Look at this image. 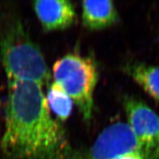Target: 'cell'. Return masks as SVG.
<instances>
[{
	"label": "cell",
	"instance_id": "cell-1",
	"mask_svg": "<svg viewBox=\"0 0 159 159\" xmlns=\"http://www.w3.org/2000/svg\"><path fill=\"white\" fill-rule=\"evenodd\" d=\"M1 148L9 159H61L62 128L52 119L42 85L7 80L5 128Z\"/></svg>",
	"mask_w": 159,
	"mask_h": 159
},
{
	"label": "cell",
	"instance_id": "cell-2",
	"mask_svg": "<svg viewBox=\"0 0 159 159\" xmlns=\"http://www.w3.org/2000/svg\"><path fill=\"white\" fill-rule=\"evenodd\" d=\"M0 56L7 80L42 86L49 82L50 71L44 57L18 19L10 21L0 33Z\"/></svg>",
	"mask_w": 159,
	"mask_h": 159
},
{
	"label": "cell",
	"instance_id": "cell-3",
	"mask_svg": "<svg viewBox=\"0 0 159 159\" xmlns=\"http://www.w3.org/2000/svg\"><path fill=\"white\" fill-rule=\"evenodd\" d=\"M54 82L58 84L78 107L85 120L91 118L94 92L98 80L95 61L77 53L57 60L52 69Z\"/></svg>",
	"mask_w": 159,
	"mask_h": 159
},
{
	"label": "cell",
	"instance_id": "cell-4",
	"mask_svg": "<svg viewBox=\"0 0 159 159\" xmlns=\"http://www.w3.org/2000/svg\"><path fill=\"white\" fill-rule=\"evenodd\" d=\"M138 151L143 152L130 126L116 122L108 125L99 135L85 159H113Z\"/></svg>",
	"mask_w": 159,
	"mask_h": 159
},
{
	"label": "cell",
	"instance_id": "cell-5",
	"mask_svg": "<svg viewBox=\"0 0 159 159\" xmlns=\"http://www.w3.org/2000/svg\"><path fill=\"white\" fill-rule=\"evenodd\" d=\"M125 108L128 125L148 158L159 143V115L144 102L130 97L125 99Z\"/></svg>",
	"mask_w": 159,
	"mask_h": 159
},
{
	"label": "cell",
	"instance_id": "cell-6",
	"mask_svg": "<svg viewBox=\"0 0 159 159\" xmlns=\"http://www.w3.org/2000/svg\"><path fill=\"white\" fill-rule=\"evenodd\" d=\"M33 7L47 32L67 29L75 22V7L68 0H39L33 2Z\"/></svg>",
	"mask_w": 159,
	"mask_h": 159
},
{
	"label": "cell",
	"instance_id": "cell-7",
	"mask_svg": "<svg viewBox=\"0 0 159 159\" xmlns=\"http://www.w3.org/2000/svg\"><path fill=\"white\" fill-rule=\"evenodd\" d=\"M118 19V13L112 1L88 0L82 2L83 24L89 30L108 28L115 25Z\"/></svg>",
	"mask_w": 159,
	"mask_h": 159
},
{
	"label": "cell",
	"instance_id": "cell-8",
	"mask_svg": "<svg viewBox=\"0 0 159 159\" xmlns=\"http://www.w3.org/2000/svg\"><path fill=\"white\" fill-rule=\"evenodd\" d=\"M125 71L146 93L159 102V66L135 63L127 66Z\"/></svg>",
	"mask_w": 159,
	"mask_h": 159
},
{
	"label": "cell",
	"instance_id": "cell-9",
	"mask_svg": "<svg viewBox=\"0 0 159 159\" xmlns=\"http://www.w3.org/2000/svg\"><path fill=\"white\" fill-rule=\"evenodd\" d=\"M46 98L49 108L60 120L69 119L72 111L73 101L58 84L55 82L51 83Z\"/></svg>",
	"mask_w": 159,
	"mask_h": 159
},
{
	"label": "cell",
	"instance_id": "cell-10",
	"mask_svg": "<svg viewBox=\"0 0 159 159\" xmlns=\"http://www.w3.org/2000/svg\"><path fill=\"white\" fill-rule=\"evenodd\" d=\"M113 159H148V156L143 152L138 151L121 155Z\"/></svg>",
	"mask_w": 159,
	"mask_h": 159
},
{
	"label": "cell",
	"instance_id": "cell-11",
	"mask_svg": "<svg viewBox=\"0 0 159 159\" xmlns=\"http://www.w3.org/2000/svg\"><path fill=\"white\" fill-rule=\"evenodd\" d=\"M152 157L153 159H159V143L152 152Z\"/></svg>",
	"mask_w": 159,
	"mask_h": 159
}]
</instances>
